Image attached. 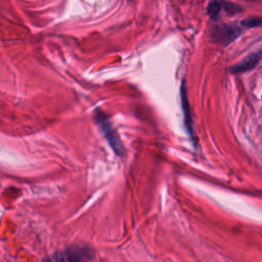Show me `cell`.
<instances>
[{
	"instance_id": "6da1fadb",
	"label": "cell",
	"mask_w": 262,
	"mask_h": 262,
	"mask_svg": "<svg viewBox=\"0 0 262 262\" xmlns=\"http://www.w3.org/2000/svg\"><path fill=\"white\" fill-rule=\"evenodd\" d=\"M94 119L99 126V129L101 133L103 134L104 138L106 139L107 143L112 147V149L115 151L116 155L119 157L125 156V147L123 145V142L117 132V130L114 128L112 122L110 121L108 116L103 113L101 110L96 108L94 112Z\"/></svg>"
},
{
	"instance_id": "7a4b0ae2",
	"label": "cell",
	"mask_w": 262,
	"mask_h": 262,
	"mask_svg": "<svg viewBox=\"0 0 262 262\" xmlns=\"http://www.w3.org/2000/svg\"><path fill=\"white\" fill-rule=\"evenodd\" d=\"M94 252L86 246H71L63 251L55 253L43 262H88Z\"/></svg>"
},
{
	"instance_id": "3957f363",
	"label": "cell",
	"mask_w": 262,
	"mask_h": 262,
	"mask_svg": "<svg viewBox=\"0 0 262 262\" xmlns=\"http://www.w3.org/2000/svg\"><path fill=\"white\" fill-rule=\"evenodd\" d=\"M241 33L242 30L234 25H221L213 28L211 37L214 39V41L226 45L235 40Z\"/></svg>"
},
{
	"instance_id": "277c9868",
	"label": "cell",
	"mask_w": 262,
	"mask_h": 262,
	"mask_svg": "<svg viewBox=\"0 0 262 262\" xmlns=\"http://www.w3.org/2000/svg\"><path fill=\"white\" fill-rule=\"evenodd\" d=\"M180 96H181V105H182V111H183V116H184V125H185V129H186L188 135L190 136L191 141L194 143V142H195V135H194V131H193V123H192V118H191L190 105H189L188 98H187L185 80H183V81H182V84H181Z\"/></svg>"
},
{
	"instance_id": "5b68a950",
	"label": "cell",
	"mask_w": 262,
	"mask_h": 262,
	"mask_svg": "<svg viewBox=\"0 0 262 262\" xmlns=\"http://www.w3.org/2000/svg\"><path fill=\"white\" fill-rule=\"evenodd\" d=\"M261 58H262V50L251 53L247 57H245L242 61L232 66L230 68V72L234 73V74L248 72V71L254 69L257 66V63L260 61Z\"/></svg>"
},
{
	"instance_id": "8992f818",
	"label": "cell",
	"mask_w": 262,
	"mask_h": 262,
	"mask_svg": "<svg viewBox=\"0 0 262 262\" xmlns=\"http://www.w3.org/2000/svg\"><path fill=\"white\" fill-rule=\"evenodd\" d=\"M222 9V5L219 1L213 0L208 5V14L212 19H216L220 15V11Z\"/></svg>"
},
{
	"instance_id": "52a82bcc",
	"label": "cell",
	"mask_w": 262,
	"mask_h": 262,
	"mask_svg": "<svg viewBox=\"0 0 262 262\" xmlns=\"http://www.w3.org/2000/svg\"><path fill=\"white\" fill-rule=\"evenodd\" d=\"M243 25L248 28H254V27H261L262 26V18L260 17H251L248 19H245L243 21Z\"/></svg>"
}]
</instances>
